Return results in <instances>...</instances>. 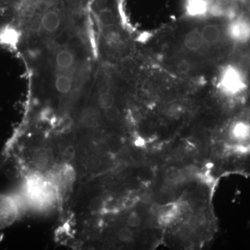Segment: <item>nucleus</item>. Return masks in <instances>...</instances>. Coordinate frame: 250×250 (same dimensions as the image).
Instances as JSON below:
<instances>
[{
    "label": "nucleus",
    "instance_id": "nucleus-1",
    "mask_svg": "<svg viewBox=\"0 0 250 250\" xmlns=\"http://www.w3.org/2000/svg\"><path fill=\"white\" fill-rule=\"evenodd\" d=\"M219 81L220 88L224 93L228 95H237L246 87L245 80L241 71L231 65L223 69Z\"/></svg>",
    "mask_w": 250,
    "mask_h": 250
},
{
    "label": "nucleus",
    "instance_id": "nucleus-2",
    "mask_svg": "<svg viewBox=\"0 0 250 250\" xmlns=\"http://www.w3.org/2000/svg\"><path fill=\"white\" fill-rule=\"evenodd\" d=\"M17 207L12 199L0 195V229L9 226L16 220Z\"/></svg>",
    "mask_w": 250,
    "mask_h": 250
},
{
    "label": "nucleus",
    "instance_id": "nucleus-3",
    "mask_svg": "<svg viewBox=\"0 0 250 250\" xmlns=\"http://www.w3.org/2000/svg\"><path fill=\"white\" fill-rule=\"evenodd\" d=\"M228 34L232 40L246 42L250 40V24L243 20H237L229 25Z\"/></svg>",
    "mask_w": 250,
    "mask_h": 250
},
{
    "label": "nucleus",
    "instance_id": "nucleus-4",
    "mask_svg": "<svg viewBox=\"0 0 250 250\" xmlns=\"http://www.w3.org/2000/svg\"><path fill=\"white\" fill-rule=\"evenodd\" d=\"M62 22V17L58 11L47 7L41 20V24L44 30L49 33L58 30Z\"/></svg>",
    "mask_w": 250,
    "mask_h": 250
},
{
    "label": "nucleus",
    "instance_id": "nucleus-5",
    "mask_svg": "<svg viewBox=\"0 0 250 250\" xmlns=\"http://www.w3.org/2000/svg\"><path fill=\"white\" fill-rule=\"evenodd\" d=\"M201 31L192 29L187 33L184 39V47L190 52H198L205 45Z\"/></svg>",
    "mask_w": 250,
    "mask_h": 250
},
{
    "label": "nucleus",
    "instance_id": "nucleus-6",
    "mask_svg": "<svg viewBox=\"0 0 250 250\" xmlns=\"http://www.w3.org/2000/svg\"><path fill=\"white\" fill-rule=\"evenodd\" d=\"M200 31L205 45H215L221 38V31L215 24H207Z\"/></svg>",
    "mask_w": 250,
    "mask_h": 250
},
{
    "label": "nucleus",
    "instance_id": "nucleus-7",
    "mask_svg": "<svg viewBox=\"0 0 250 250\" xmlns=\"http://www.w3.org/2000/svg\"><path fill=\"white\" fill-rule=\"evenodd\" d=\"M208 9V0H189L188 3V13L192 16H203Z\"/></svg>",
    "mask_w": 250,
    "mask_h": 250
},
{
    "label": "nucleus",
    "instance_id": "nucleus-8",
    "mask_svg": "<svg viewBox=\"0 0 250 250\" xmlns=\"http://www.w3.org/2000/svg\"><path fill=\"white\" fill-rule=\"evenodd\" d=\"M74 62H75L74 54L68 49H61L56 55V64L59 68H70L73 65Z\"/></svg>",
    "mask_w": 250,
    "mask_h": 250
},
{
    "label": "nucleus",
    "instance_id": "nucleus-9",
    "mask_svg": "<svg viewBox=\"0 0 250 250\" xmlns=\"http://www.w3.org/2000/svg\"><path fill=\"white\" fill-rule=\"evenodd\" d=\"M52 160V153L46 149H40L35 153L34 156V164L40 169L48 167Z\"/></svg>",
    "mask_w": 250,
    "mask_h": 250
},
{
    "label": "nucleus",
    "instance_id": "nucleus-10",
    "mask_svg": "<svg viewBox=\"0 0 250 250\" xmlns=\"http://www.w3.org/2000/svg\"><path fill=\"white\" fill-rule=\"evenodd\" d=\"M56 89L59 93L66 94L71 90L72 79L66 75H61L56 78Z\"/></svg>",
    "mask_w": 250,
    "mask_h": 250
},
{
    "label": "nucleus",
    "instance_id": "nucleus-11",
    "mask_svg": "<svg viewBox=\"0 0 250 250\" xmlns=\"http://www.w3.org/2000/svg\"><path fill=\"white\" fill-rule=\"evenodd\" d=\"M98 116L96 111L92 108H88L83 113L82 117V122L85 126L91 127L95 126L98 123Z\"/></svg>",
    "mask_w": 250,
    "mask_h": 250
},
{
    "label": "nucleus",
    "instance_id": "nucleus-12",
    "mask_svg": "<svg viewBox=\"0 0 250 250\" xmlns=\"http://www.w3.org/2000/svg\"><path fill=\"white\" fill-rule=\"evenodd\" d=\"M98 102L99 104L102 108L106 109L114 105L115 100L113 95L108 91L100 93Z\"/></svg>",
    "mask_w": 250,
    "mask_h": 250
},
{
    "label": "nucleus",
    "instance_id": "nucleus-13",
    "mask_svg": "<svg viewBox=\"0 0 250 250\" xmlns=\"http://www.w3.org/2000/svg\"><path fill=\"white\" fill-rule=\"evenodd\" d=\"M162 191L166 194H172L177 190V184L175 181L167 179L163 183Z\"/></svg>",
    "mask_w": 250,
    "mask_h": 250
},
{
    "label": "nucleus",
    "instance_id": "nucleus-14",
    "mask_svg": "<svg viewBox=\"0 0 250 250\" xmlns=\"http://www.w3.org/2000/svg\"><path fill=\"white\" fill-rule=\"evenodd\" d=\"M166 176H167V179L175 181V182H177V181L183 177L182 170H179L178 168H176V167H170L168 170H167Z\"/></svg>",
    "mask_w": 250,
    "mask_h": 250
},
{
    "label": "nucleus",
    "instance_id": "nucleus-15",
    "mask_svg": "<svg viewBox=\"0 0 250 250\" xmlns=\"http://www.w3.org/2000/svg\"><path fill=\"white\" fill-rule=\"evenodd\" d=\"M105 116L109 121H116L120 116V111L116 106H113L105 109Z\"/></svg>",
    "mask_w": 250,
    "mask_h": 250
},
{
    "label": "nucleus",
    "instance_id": "nucleus-16",
    "mask_svg": "<svg viewBox=\"0 0 250 250\" xmlns=\"http://www.w3.org/2000/svg\"><path fill=\"white\" fill-rule=\"evenodd\" d=\"M86 164L90 170L95 171L100 167L101 165V161L98 156H91L87 159Z\"/></svg>",
    "mask_w": 250,
    "mask_h": 250
},
{
    "label": "nucleus",
    "instance_id": "nucleus-17",
    "mask_svg": "<svg viewBox=\"0 0 250 250\" xmlns=\"http://www.w3.org/2000/svg\"><path fill=\"white\" fill-rule=\"evenodd\" d=\"M133 233L131 230L128 228H123L120 230L118 237L120 240L123 242H129L132 239Z\"/></svg>",
    "mask_w": 250,
    "mask_h": 250
},
{
    "label": "nucleus",
    "instance_id": "nucleus-18",
    "mask_svg": "<svg viewBox=\"0 0 250 250\" xmlns=\"http://www.w3.org/2000/svg\"><path fill=\"white\" fill-rule=\"evenodd\" d=\"M104 202L103 199L100 197H95L91 200L90 203V208L95 211H98L103 208Z\"/></svg>",
    "mask_w": 250,
    "mask_h": 250
},
{
    "label": "nucleus",
    "instance_id": "nucleus-19",
    "mask_svg": "<svg viewBox=\"0 0 250 250\" xmlns=\"http://www.w3.org/2000/svg\"><path fill=\"white\" fill-rule=\"evenodd\" d=\"M141 218L138 215L132 214L128 218V225L131 228H137L141 225Z\"/></svg>",
    "mask_w": 250,
    "mask_h": 250
},
{
    "label": "nucleus",
    "instance_id": "nucleus-20",
    "mask_svg": "<svg viewBox=\"0 0 250 250\" xmlns=\"http://www.w3.org/2000/svg\"><path fill=\"white\" fill-rule=\"evenodd\" d=\"M102 22L106 24H111L113 22V16L110 11H105L101 14Z\"/></svg>",
    "mask_w": 250,
    "mask_h": 250
},
{
    "label": "nucleus",
    "instance_id": "nucleus-21",
    "mask_svg": "<svg viewBox=\"0 0 250 250\" xmlns=\"http://www.w3.org/2000/svg\"><path fill=\"white\" fill-rule=\"evenodd\" d=\"M192 230L190 227L184 226L179 230V236L183 239L188 238L191 235Z\"/></svg>",
    "mask_w": 250,
    "mask_h": 250
},
{
    "label": "nucleus",
    "instance_id": "nucleus-22",
    "mask_svg": "<svg viewBox=\"0 0 250 250\" xmlns=\"http://www.w3.org/2000/svg\"><path fill=\"white\" fill-rule=\"evenodd\" d=\"M75 151L73 147H68L66 148L64 152V159L66 161H71L75 156Z\"/></svg>",
    "mask_w": 250,
    "mask_h": 250
},
{
    "label": "nucleus",
    "instance_id": "nucleus-23",
    "mask_svg": "<svg viewBox=\"0 0 250 250\" xmlns=\"http://www.w3.org/2000/svg\"><path fill=\"white\" fill-rule=\"evenodd\" d=\"M197 222H198V220H197V218H192L191 220H190V223H191V225H192V226L196 225Z\"/></svg>",
    "mask_w": 250,
    "mask_h": 250
},
{
    "label": "nucleus",
    "instance_id": "nucleus-24",
    "mask_svg": "<svg viewBox=\"0 0 250 250\" xmlns=\"http://www.w3.org/2000/svg\"></svg>",
    "mask_w": 250,
    "mask_h": 250
}]
</instances>
